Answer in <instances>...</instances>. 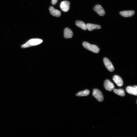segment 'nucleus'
I'll list each match as a JSON object with an SVG mask.
<instances>
[{
    "label": "nucleus",
    "mask_w": 137,
    "mask_h": 137,
    "mask_svg": "<svg viewBox=\"0 0 137 137\" xmlns=\"http://www.w3.org/2000/svg\"><path fill=\"white\" fill-rule=\"evenodd\" d=\"M43 41L39 39H33L30 40L26 42L24 44L21 46L22 48H25L30 47L40 44L43 42Z\"/></svg>",
    "instance_id": "f257e3e1"
},
{
    "label": "nucleus",
    "mask_w": 137,
    "mask_h": 137,
    "mask_svg": "<svg viewBox=\"0 0 137 137\" xmlns=\"http://www.w3.org/2000/svg\"><path fill=\"white\" fill-rule=\"evenodd\" d=\"M83 45L85 48L94 53H98L99 51V48L96 45L90 44L86 42H83Z\"/></svg>",
    "instance_id": "f03ea898"
},
{
    "label": "nucleus",
    "mask_w": 137,
    "mask_h": 137,
    "mask_svg": "<svg viewBox=\"0 0 137 137\" xmlns=\"http://www.w3.org/2000/svg\"><path fill=\"white\" fill-rule=\"evenodd\" d=\"M93 96L99 102L103 101L104 97L101 91L97 89H94L93 93Z\"/></svg>",
    "instance_id": "7ed1b4c3"
},
{
    "label": "nucleus",
    "mask_w": 137,
    "mask_h": 137,
    "mask_svg": "<svg viewBox=\"0 0 137 137\" xmlns=\"http://www.w3.org/2000/svg\"><path fill=\"white\" fill-rule=\"evenodd\" d=\"M104 65L109 71L113 72L114 70V68L111 62L107 58H104L103 59Z\"/></svg>",
    "instance_id": "20e7f679"
},
{
    "label": "nucleus",
    "mask_w": 137,
    "mask_h": 137,
    "mask_svg": "<svg viewBox=\"0 0 137 137\" xmlns=\"http://www.w3.org/2000/svg\"><path fill=\"white\" fill-rule=\"evenodd\" d=\"M70 2L67 1H64L61 2L60 7L61 10L63 12L68 11L70 9Z\"/></svg>",
    "instance_id": "39448f33"
},
{
    "label": "nucleus",
    "mask_w": 137,
    "mask_h": 137,
    "mask_svg": "<svg viewBox=\"0 0 137 137\" xmlns=\"http://www.w3.org/2000/svg\"><path fill=\"white\" fill-rule=\"evenodd\" d=\"M104 87L107 90L111 91L114 89L115 87L113 84L109 80L107 79L104 83Z\"/></svg>",
    "instance_id": "423d86ee"
},
{
    "label": "nucleus",
    "mask_w": 137,
    "mask_h": 137,
    "mask_svg": "<svg viewBox=\"0 0 137 137\" xmlns=\"http://www.w3.org/2000/svg\"><path fill=\"white\" fill-rule=\"evenodd\" d=\"M94 11L100 16H104L105 14L104 9L100 5H97L94 8Z\"/></svg>",
    "instance_id": "0eeeda50"
},
{
    "label": "nucleus",
    "mask_w": 137,
    "mask_h": 137,
    "mask_svg": "<svg viewBox=\"0 0 137 137\" xmlns=\"http://www.w3.org/2000/svg\"><path fill=\"white\" fill-rule=\"evenodd\" d=\"M113 80L117 85L119 87H121L123 84L122 78L119 76L115 75L113 77Z\"/></svg>",
    "instance_id": "6e6552de"
},
{
    "label": "nucleus",
    "mask_w": 137,
    "mask_h": 137,
    "mask_svg": "<svg viewBox=\"0 0 137 137\" xmlns=\"http://www.w3.org/2000/svg\"><path fill=\"white\" fill-rule=\"evenodd\" d=\"M126 92L129 94L137 96V89L132 86L127 87L126 88Z\"/></svg>",
    "instance_id": "1a4fd4ad"
},
{
    "label": "nucleus",
    "mask_w": 137,
    "mask_h": 137,
    "mask_svg": "<svg viewBox=\"0 0 137 137\" xmlns=\"http://www.w3.org/2000/svg\"><path fill=\"white\" fill-rule=\"evenodd\" d=\"M49 10L51 14L53 16L57 17H59L60 16L61 12L55 9L53 7H50Z\"/></svg>",
    "instance_id": "9d476101"
},
{
    "label": "nucleus",
    "mask_w": 137,
    "mask_h": 137,
    "mask_svg": "<svg viewBox=\"0 0 137 137\" xmlns=\"http://www.w3.org/2000/svg\"><path fill=\"white\" fill-rule=\"evenodd\" d=\"M64 37L66 39L71 38L72 37L73 33L72 31L69 28L65 29L64 32Z\"/></svg>",
    "instance_id": "9b49d317"
},
{
    "label": "nucleus",
    "mask_w": 137,
    "mask_h": 137,
    "mask_svg": "<svg viewBox=\"0 0 137 137\" xmlns=\"http://www.w3.org/2000/svg\"><path fill=\"white\" fill-rule=\"evenodd\" d=\"M135 12L133 11H125L120 12V14L122 16L125 17H130L134 14Z\"/></svg>",
    "instance_id": "f8f14e48"
},
{
    "label": "nucleus",
    "mask_w": 137,
    "mask_h": 137,
    "mask_svg": "<svg viewBox=\"0 0 137 137\" xmlns=\"http://www.w3.org/2000/svg\"><path fill=\"white\" fill-rule=\"evenodd\" d=\"M86 25L87 29L90 31H92L95 29H99L101 28L100 25L95 24L87 23Z\"/></svg>",
    "instance_id": "ddd939ff"
},
{
    "label": "nucleus",
    "mask_w": 137,
    "mask_h": 137,
    "mask_svg": "<svg viewBox=\"0 0 137 137\" xmlns=\"http://www.w3.org/2000/svg\"><path fill=\"white\" fill-rule=\"evenodd\" d=\"M76 25L84 30H87L86 25L85 24L83 21H77L76 22Z\"/></svg>",
    "instance_id": "4468645a"
},
{
    "label": "nucleus",
    "mask_w": 137,
    "mask_h": 137,
    "mask_svg": "<svg viewBox=\"0 0 137 137\" xmlns=\"http://www.w3.org/2000/svg\"><path fill=\"white\" fill-rule=\"evenodd\" d=\"M114 92L117 95L122 97H124L125 95V91L122 89H114Z\"/></svg>",
    "instance_id": "2eb2a0df"
},
{
    "label": "nucleus",
    "mask_w": 137,
    "mask_h": 137,
    "mask_svg": "<svg viewBox=\"0 0 137 137\" xmlns=\"http://www.w3.org/2000/svg\"><path fill=\"white\" fill-rule=\"evenodd\" d=\"M90 93L89 90H86L78 93L76 94V96L78 97L87 96L89 95Z\"/></svg>",
    "instance_id": "dca6fc26"
},
{
    "label": "nucleus",
    "mask_w": 137,
    "mask_h": 137,
    "mask_svg": "<svg viewBox=\"0 0 137 137\" xmlns=\"http://www.w3.org/2000/svg\"><path fill=\"white\" fill-rule=\"evenodd\" d=\"M58 0H52L51 3L52 5H56L57 3Z\"/></svg>",
    "instance_id": "f3484780"
},
{
    "label": "nucleus",
    "mask_w": 137,
    "mask_h": 137,
    "mask_svg": "<svg viewBox=\"0 0 137 137\" xmlns=\"http://www.w3.org/2000/svg\"><path fill=\"white\" fill-rule=\"evenodd\" d=\"M134 87L136 89H137V86H134Z\"/></svg>",
    "instance_id": "a211bd4d"
}]
</instances>
